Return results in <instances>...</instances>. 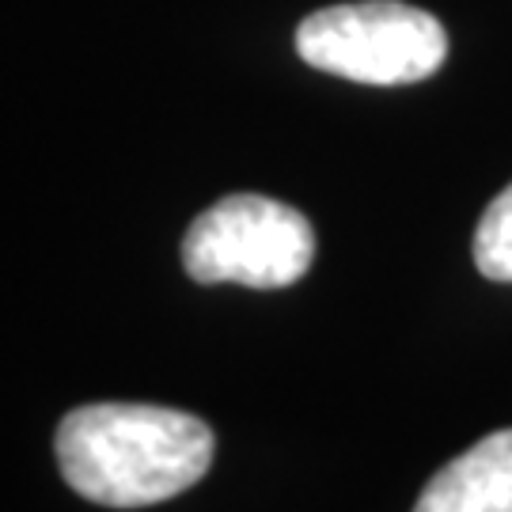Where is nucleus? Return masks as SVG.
Masks as SVG:
<instances>
[{
	"label": "nucleus",
	"mask_w": 512,
	"mask_h": 512,
	"mask_svg": "<svg viewBox=\"0 0 512 512\" xmlns=\"http://www.w3.org/2000/svg\"><path fill=\"white\" fill-rule=\"evenodd\" d=\"M296 54L311 69L372 88L429 80L448 57L437 16L403 0L334 4L296 27Z\"/></svg>",
	"instance_id": "2"
},
{
	"label": "nucleus",
	"mask_w": 512,
	"mask_h": 512,
	"mask_svg": "<svg viewBox=\"0 0 512 512\" xmlns=\"http://www.w3.org/2000/svg\"><path fill=\"white\" fill-rule=\"evenodd\" d=\"M315 258V232L293 205L232 194L209 205L183 239L186 274L202 285L285 289L308 274Z\"/></svg>",
	"instance_id": "3"
},
{
	"label": "nucleus",
	"mask_w": 512,
	"mask_h": 512,
	"mask_svg": "<svg viewBox=\"0 0 512 512\" xmlns=\"http://www.w3.org/2000/svg\"><path fill=\"white\" fill-rule=\"evenodd\" d=\"M54 448L80 497L107 509H145L202 482L213 463V429L167 406L95 403L61 418Z\"/></svg>",
	"instance_id": "1"
},
{
	"label": "nucleus",
	"mask_w": 512,
	"mask_h": 512,
	"mask_svg": "<svg viewBox=\"0 0 512 512\" xmlns=\"http://www.w3.org/2000/svg\"><path fill=\"white\" fill-rule=\"evenodd\" d=\"M414 512H512V429H497L444 463Z\"/></svg>",
	"instance_id": "4"
},
{
	"label": "nucleus",
	"mask_w": 512,
	"mask_h": 512,
	"mask_svg": "<svg viewBox=\"0 0 512 512\" xmlns=\"http://www.w3.org/2000/svg\"><path fill=\"white\" fill-rule=\"evenodd\" d=\"M475 266L490 281H512V183L497 194L475 228Z\"/></svg>",
	"instance_id": "5"
}]
</instances>
